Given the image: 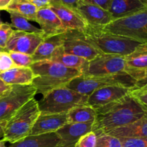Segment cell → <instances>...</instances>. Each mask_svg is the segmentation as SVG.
Wrapping results in <instances>:
<instances>
[{
	"label": "cell",
	"mask_w": 147,
	"mask_h": 147,
	"mask_svg": "<svg viewBox=\"0 0 147 147\" xmlns=\"http://www.w3.org/2000/svg\"><path fill=\"white\" fill-rule=\"evenodd\" d=\"M96 111V117L92 131L96 136L108 134L114 129L131 124L147 113V109L141 105L131 93Z\"/></svg>",
	"instance_id": "obj_1"
},
{
	"label": "cell",
	"mask_w": 147,
	"mask_h": 147,
	"mask_svg": "<svg viewBox=\"0 0 147 147\" xmlns=\"http://www.w3.org/2000/svg\"><path fill=\"white\" fill-rule=\"evenodd\" d=\"M30 68L34 75L32 85L36 88L37 94L43 96L54 89L65 87L73 78L82 75L79 70L52 60L35 62Z\"/></svg>",
	"instance_id": "obj_2"
},
{
	"label": "cell",
	"mask_w": 147,
	"mask_h": 147,
	"mask_svg": "<svg viewBox=\"0 0 147 147\" xmlns=\"http://www.w3.org/2000/svg\"><path fill=\"white\" fill-rule=\"evenodd\" d=\"M88 42L102 54L118 55L125 57L133 53L142 42L113 34L106 31L101 27L88 25L83 32Z\"/></svg>",
	"instance_id": "obj_3"
},
{
	"label": "cell",
	"mask_w": 147,
	"mask_h": 147,
	"mask_svg": "<svg viewBox=\"0 0 147 147\" xmlns=\"http://www.w3.org/2000/svg\"><path fill=\"white\" fill-rule=\"evenodd\" d=\"M40 114L37 100L30 99L7 121L3 140L14 144L28 136Z\"/></svg>",
	"instance_id": "obj_4"
},
{
	"label": "cell",
	"mask_w": 147,
	"mask_h": 147,
	"mask_svg": "<svg viewBox=\"0 0 147 147\" xmlns=\"http://www.w3.org/2000/svg\"><path fill=\"white\" fill-rule=\"evenodd\" d=\"M88 98L67 87H61L49 92L37 102L41 114H63L73 108L86 105Z\"/></svg>",
	"instance_id": "obj_5"
},
{
	"label": "cell",
	"mask_w": 147,
	"mask_h": 147,
	"mask_svg": "<svg viewBox=\"0 0 147 147\" xmlns=\"http://www.w3.org/2000/svg\"><path fill=\"white\" fill-rule=\"evenodd\" d=\"M110 86L135 89L138 88V83L126 73L103 77H86L81 75L73 78L65 87L88 96L96 90Z\"/></svg>",
	"instance_id": "obj_6"
},
{
	"label": "cell",
	"mask_w": 147,
	"mask_h": 147,
	"mask_svg": "<svg viewBox=\"0 0 147 147\" xmlns=\"http://www.w3.org/2000/svg\"><path fill=\"white\" fill-rule=\"evenodd\" d=\"M102 28L113 34L147 42V7L132 15L113 20Z\"/></svg>",
	"instance_id": "obj_7"
},
{
	"label": "cell",
	"mask_w": 147,
	"mask_h": 147,
	"mask_svg": "<svg viewBox=\"0 0 147 147\" xmlns=\"http://www.w3.org/2000/svg\"><path fill=\"white\" fill-rule=\"evenodd\" d=\"M37 94L32 85L11 86L0 97V122L7 121L23 105Z\"/></svg>",
	"instance_id": "obj_8"
},
{
	"label": "cell",
	"mask_w": 147,
	"mask_h": 147,
	"mask_svg": "<svg viewBox=\"0 0 147 147\" xmlns=\"http://www.w3.org/2000/svg\"><path fill=\"white\" fill-rule=\"evenodd\" d=\"M123 73H126L123 56L101 53L88 61L82 72V76L86 77H103Z\"/></svg>",
	"instance_id": "obj_9"
},
{
	"label": "cell",
	"mask_w": 147,
	"mask_h": 147,
	"mask_svg": "<svg viewBox=\"0 0 147 147\" xmlns=\"http://www.w3.org/2000/svg\"><path fill=\"white\" fill-rule=\"evenodd\" d=\"M63 48L65 53L83 57L88 61L101 54L86 40L83 32L78 30H67L63 33Z\"/></svg>",
	"instance_id": "obj_10"
},
{
	"label": "cell",
	"mask_w": 147,
	"mask_h": 147,
	"mask_svg": "<svg viewBox=\"0 0 147 147\" xmlns=\"http://www.w3.org/2000/svg\"><path fill=\"white\" fill-rule=\"evenodd\" d=\"M125 72L138 83L140 88L147 82V42L138 46L124 57Z\"/></svg>",
	"instance_id": "obj_11"
},
{
	"label": "cell",
	"mask_w": 147,
	"mask_h": 147,
	"mask_svg": "<svg viewBox=\"0 0 147 147\" xmlns=\"http://www.w3.org/2000/svg\"><path fill=\"white\" fill-rule=\"evenodd\" d=\"M43 40L41 34L15 30L7 42L5 50L32 55Z\"/></svg>",
	"instance_id": "obj_12"
},
{
	"label": "cell",
	"mask_w": 147,
	"mask_h": 147,
	"mask_svg": "<svg viewBox=\"0 0 147 147\" xmlns=\"http://www.w3.org/2000/svg\"><path fill=\"white\" fill-rule=\"evenodd\" d=\"M132 90L123 86H106L96 90L88 96L86 105L97 110L123 98Z\"/></svg>",
	"instance_id": "obj_13"
},
{
	"label": "cell",
	"mask_w": 147,
	"mask_h": 147,
	"mask_svg": "<svg viewBox=\"0 0 147 147\" xmlns=\"http://www.w3.org/2000/svg\"><path fill=\"white\" fill-rule=\"evenodd\" d=\"M88 25L105 27L113 21V17L108 10L90 3L80 1L76 7Z\"/></svg>",
	"instance_id": "obj_14"
},
{
	"label": "cell",
	"mask_w": 147,
	"mask_h": 147,
	"mask_svg": "<svg viewBox=\"0 0 147 147\" xmlns=\"http://www.w3.org/2000/svg\"><path fill=\"white\" fill-rule=\"evenodd\" d=\"M35 22L40 24L44 39L63 34L67 30L57 14L50 7L39 9Z\"/></svg>",
	"instance_id": "obj_15"
},
{
	"label": "cell",
	"mask_w": 147,
	"mask_h": 147,
	"mask_svg": "<svg viewBox=\"0 0 147 147\" xmlns=\"http://www.w3.org/2000/svg\"><path fill=\"white\" fill-rule=\"evenodd\" d=\"M94 122L85 123H67L56 131L60 142L55 147H75L81 136L92 131Z\"/></svg>",
	"instance_id": "obj_16"
},
{
	"label": "cell",
	"mask_w": 147,
	"mask_h": 147,
	"mask_svg": "<svg viewBox=\"0 0 147 147\" xmlns=\"http://www.w3.org/2000/svg\"><path fill=\"white\" fill-rule=\"evenodd\" d=\"M50 8L57 14L67 30L83 32L88 25L76 9L70 8L62 3L52 4Z\"/></svg>",
	"instance_id": "obj_17"
},
{
	"label": "cell",
	"mask_w": 147,
	"mask_h": 147,
	"mask_svg": "<svg viewBox=\"0 0 147 147\" xmlns=\"http://www.w3.org/2000/svg\"><path fill=\"white\" fill-rule=\"evenodd\" d=\"M67 123V113L41 114L36 120L29 136L56 132Z\"/></svg>",
	"instance_id": "obj_18"
},
{
	"label": "cell",
	"mask_w": 147,
	"mask_h": 147,
	"mask_svg": "<svg viewBox=\"0 0 147 147\" xmlns=\"http://www.w3.org/2000/svg\"><path fill=\"white\" fill-rule=\"evenodd\" d=\"M145 8L146 6L139 0H112L108 11L113 20H116L132 15Z\"/></svg>",
	"instance_id": "obj_19"
},
{
	"label": "cell",
	"mask_w": 147,
	"mask_h": 147,
	"mask_svg": "<svg viewBox=\"0 0 147 147\" xmlns=\"http://www.w3.org/2000/svg\"><path fill=\"white\" fill-rule=\"evenodd\" d=\"M34 75L30 67H14L7 71L0 73V79L8 86L32 85Z\"/></svg>",
	"instance_id": "obj_20"
},
{
	"label": "cell",
	"mask_w": 147,
	"mask_h": 147,
	"mask_svg": "<svg viewBox=\"0 0 147 147\" xmlns=\"http://www.w3.org/2000/svg\"><path fill=\"white\" fill-rule=\"evenodd\" d=\"M108 134L116 138L147 139V113L136 121L114 129Z\"/></svg>",
	"instance_id": "obj_21"
},
{
	"label": "cell",
	"mask_w": 147,
	"mask_h": 147,
	"mask_svg": "<svg viewBox=\"0 0 147 147\" xmlns=\"http://www.w3.org/2000/svg\"><path fill=\"white\" fill-rule=\"evenodd\" d=\"M63 33L45 38L32 55L34 63L42 60H51L56 50L63 45Z\"/></svg>",
	"instance_id": "obj_22"
},
{
	"label": "cell",
	"mask_w": 147,
	"mask_h": 147,
	"mask_svg": "<svg viewBox=\"0 0 147 147\" xmlns=\"http://www.w3.org/2000/svg\"><path fill=\"white\" fill-rule=\"evenodd\" d=\"M60 142L56 132L28 136L9 147H55Z\"/></svg>",
	"instance_id": "obj_23"
},
{
	"label": "cell",
	"mask_w": 147,
	"mask_h": 147,
	"mask_svg": "<svg viewBox=\"0 0 147 147\" xmlns=\"http://www.w3.org/2000/svg\"><path fill=\"white\" fill-rule=\"evenodd\" d=\"M51 60L60 63L67 67L79 70L81 72V73L88 63L87 60L83 57H78L74 55L65 53L63 51V45L56 50Z\"/></svg>",
	"instance_id": "obj_24"
},
{
	"label": "cell",
	"mask_w": 147,
	"mask_h": 147,
	"mask_svg": "<svg viewBox=\"0 0 147 147\" xmlns=\"http://www.w3.org/2000/svg\"><path fill=\"white\" fill-rule=\"evenodd\" d=\"M96 117V111L87 105L75 107L67 113V123H91Z\"/></svg>",
	"instance_id": "obj_25"
},
{
	"label": "cell",
	"mask_w": 147,
	"mask_h": 147,
	"mask_svg": "<svg viewBox=\"0 0 147 147\" xmlns=\"http://www.w3.org/2000/svg\"><path fill=\"white\" fill-rule=\"evenodd\" d=\"M6 11H14L27 20L35 22L38 8L29 0H12Z\"/></svg>",
	"instance_id": "obj_26"
},
{
	"label": "cell",
	"mask_w": 147,
	"mask_h": 147,
	"mask_svg": "<svg viewBox=\"0 0 147 147\" xmlns=\"http://www.w3.org/2000/svg\"><path fill=\"white\" fill-rule=\"evenodd\" d=\"M8 12L9 13L10 18H11V27H15L16 30H20V31L42 35V31L40 30V28H37L35 26L29 22V20L24 18V17L14 11H8Z\"/></svg>",
	"instance_id": "obj_27"
},
{
	"label": "cell",
	"mask_w": 147,
	"mask_h": 147,
	"mask_svg": "<svg viewBox=\"0 0 147 147\" xmlns=\"http://www.w3.org/2000/svg\"><path fill=\"white\" fill-rule=\"evenodd\" d=\"M16 67H30L34 63L32 56L14 52H8Z\"/></svg>",
	"instance_id": "obj_28"
},
{
	"label": "cell",
	"mask_w": 147,
	"mask_h": 147,
	"mask_svg": "<svg viewBox=\"0 0 147 147\" xmlns=\"http://www.w3.org/2000/svg\"><path fill=\"white\" fill-rule=\"evenodd\" d=\"M96 147H122V145L119 138L109 134H100L97 136Z\"/></svg>",
	"instance_id": "obj_29"
},
{
	"label": "cell",
	"mask_w": 147,
	"mask_h": 147,
	"mask_svg": "<svg viewBox=\"0 0 147 147\" xmlns=\"http://www.w3.org/2000/svg\"><path fill=\"white\" fill-rule=\"evenodd\" d=\"M14 31L12 27L7 23L0 24V48L5 50L7 43Z\"/></svg>",
	"instance_id": "obj_30"
},
{
	"label": "cell",
	"mask_w": 147,
	"mask_h": 147,
	"mask_svg": "<svg viewBox=\"0 0 147 147\" xmlns=\"http://www.w3.org/2000/svg\"><path fill=\"white\" fill-rule=\"evenodd\" d=\"M96 142L97 136L93 131H90L80 137L75 147H96Z\"/></svg>",
	"instance_id": "obj_31"
},
{
	"label": "cell",
	"mask_w": 147,
	"mask_h": 147,
	"mask_svg": "<svg viewBox=\"0 0 147 147\" xmlns=\"http://www.w3.org/2000/svg\"><path fill=\"white\" fill-rule=\"evenodd\" d=\"M122 147H147V139L144 138H119Z\"/></svg>",
	"instance_id": "obj_32"
},
{
	"label": "cell",
	"mask_w": 147,
	"mask_h": 147,
	"mask_svg": "<svg viewBox=\"0 0 147 147\" xmlns=\"http://www.w3.org/2000/svg\"><path fill=\"white\" fill-rule=\"evenodd\" d=\"M15 67L9 53L7 51H0V73L7 71Z\"/></svg>",
	"instance_id": "obj_33"
},
{
	"label": "cell",
	"mask_w": 147,
	"mask_h": 147,
	"mask_svg": "<svg viewBox=\"0 0 147 147\" xmlns=\"http://www.w3.org/2000/svg\"><path fill=\"white\" fill-rule=\"evenodd\" d=\"M131 95L141 105L147 109V90L140 88H135L131 91Z\"/></svg>",
	"instance_id": "obj_34"
},
{
	"label": "cell",
	"mask_w": 147,
	"mask_h": 147,
	"mask_svg": "<svg viewBox=\"0 0 147 147\" xmlns=\"http://www.w3.org/2000/svg\"><path fill=\"white\" fill-rule=\"evenodd\" d=\"M80 1L95 4V5L104 9L109 10L112 0H80Z\"/></svg>",
	"instance_id": "obj_35"
},
{
	"label": "cell",
	"mask_w": 147,
	"mask_h": 147,
	"mask_svg": "<svg viewBox=\"0 0 147 147\" xmlns=\"http://www.w3.org/2000/svg\"><path fill=\"white\" fill-rule=\"evenodd\" d=\"M33 4L39 9L50 7V6L53 4V0H29Z\"/></svg>",
	"instance_id": "obj_36"
},
{
	"label": "cell",
	"mask_w": 147,
	"mask_h": 147,
	"mask_svg": "<svg viewBox=\"0 0 147 147\" xmlns=\"http://www.w3.org/2000/svg\"><path fill=\"white\" fill-rule=\"evenodd\" d=\"M60 1H61L62 4H64V5L70 7V8L76 9L78 3L80 0H60Z\"/></svg>",
	"instance_id": "obj_37"
},
{
	"label": "cell",
	"mask_w": 147,
	"mask_h": 147,
	"mask_svg": "<svg viewBox=\"0 0 147 147\" xmlns=\"http://www.w3.org/2000/svg\"><path fill=\"white\" fill-rule=\"evenodd\" d=\"M11 86H8L6 83H4L2 80L0 79V97L1 96L4 94L5 93H7L9 90L10 89Z\"/></svg>",
	"instance_id": "obj_38"
},
{
	"label": "cell",
	"mask_w": 147,
	"mask_h": 147,
	"mask_svg": "<svg viewBox=\"0 0 147 147\" xmlns=\"http://www.w3.org/2000/svg\"><path fill=\"white\" fill-rule=\"evenodd\" d=\"M12 0H0V10H7Z\"/></svg>",
	"instance_id": "obj_39"
},
{
	"label": "cell",
	"mask_w": 147,
	"mask_h": 147,
	"mask_svg": "<svg viewBox=\"0 0 147 147\" xmlns=\"http://www.w3.org/2000/svg\"><path fill=\"white\" fill-rule=\"evenodd\" d=\"M7 123V121H1L0 122V139H3L4 133V127Z\"/></svg>",
	"instance_id": "obj_40"
},
{
	"label": "cell",
	"mask_w": 147,
	"mask_h": 147,
	"mask_svg": "<svg viewBox=\"0 0 147 147\" xmlns=\"http://www.w3.org/2000/svg\"><path fill=\"white\" fill-rule=\"evenodd\" d=\"M0 147H7L6 146V142L3 139H0Z\"/></svg>",
	"instance_id": "obj_41"
},
{
	"label": "cell",
	"mask_w": 147,
	"mask_h": 147,
	"mask_svg": "<svg viewBox=\"0 0 147 147\" xmlns=\"http://www.w3.org/2000/svg\"><path fill=\"white\" fill-rule=\"evenodd\" d=\"M139 88L140 89H142V90H147V82L145 84H144L143 86H141L140 88Z\"/></svg>",
	"instance_id": "obj_42"
},
{
	"label": "cell",
	"mask_w": 147,
	"mask_h": 147,
	"mask_svg": "<svg viewBox=\"0 0 147 147\" xmlns=\"http://www.w3.org/2000/svg\"><path fill=\"white\" fill-rule=\"evenodd\" d=\"M144 5H145L147 7V0H139Z\"/></svg>",
	"instance_id": "obj_43"
},
{
	"label": "cell",
	"mask_w": 147,
	"mask_h": 147,
	"mask_svg": "<svg viewBox=\"0 0 147 147\" xmlns=\"http://www.w3.org/2000/svg\"><path fill=\"white\" fill-rule=\"evenodd\" d=\"M57 3H61V1L60 0H53V4H57ZM51 4V5H52Z\"/></svg>",
	"instance_id": "obj_44"
},
{
	"label": "cell",
	"mask_w": 147,
	"mask_h": 147,
	"mask_svg": "<svg viewBox=\"0 0 147 147\" xmlns=\"http://www.w3.org/2000/svg\"><path fill=\"white\" fill-rule=\"evenodd\" d=\"M0 51H6V50H3V49H1V48H0Z\"/></svg>",
	"instance_id": "obj_45"
},
{
	"label": "cell",
	"mask_w": 147,
	"mask_h": 147,
	"mask_svg": "<svg viewBox=\"0 0 147 147\" xmlns=\"http://www.w3.org/2000/svg\"><path fill=\"white\" fill-rule=\"evenodd\" d=\"M1 23H2V22H1V19H0V24H1Z\"/></svg>",
	"instance_id": "obj_46"
}]
</instances>
